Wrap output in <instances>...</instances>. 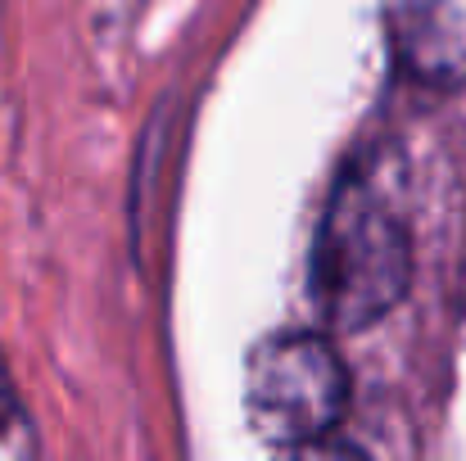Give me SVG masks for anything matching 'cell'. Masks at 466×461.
Wrapping results in <instances>:
<instances>
[{
    "label": "cell",
    "mask_w": 466,
    "mask_h": 461,
    "mask_svg": "<svg viewBox=\"0 0 466 461\" xmlns=\"http://www.w3.org/2000/svg\"><path fill=\"white\" fill-rule=\"evenodd\" d=\"M412 240L376 176L349 172L317 226L312 304L335 330H362L408 295Z\"/></svg>",
    "instance_id": "6da1fadb"
},
{
    "label": "cell",
    "mask_w": 466,
    "mask_h": 461,
    "mask_svg": "<svg viewBox=\"0 0 466 461\" xmlns=\"http://www.w3.org/2000/svg\"><path fill=\"white\" fill-rule=\"evenodd\" d=\"M394 64L426 86H466V0H385Z\"/></svg>",
    "instance_id": "3957f363"
},
{
    "label": "cell",
    "mask_w": 466,
    "mask_h": 461,
    "mask_svg": "<svg viewBox=\"0 0 466 461\" xmlns=\"http://www.w3.org/2000/svg\"><path fill=\"white\" fill-rule=\"evenodd\" d=\"M349 407V371L330 339L312 330H286L254 348L245 371L249 430L272 448L321 444Z\"/></svg>",
    "instance_id": "7a4b0ae2"
},
{
    "label": "cell",
    "mask_w": 466,
    "mask_h": 461,
    "mask_svg": "<svg viewBox=\"0 0 466 461\" xmlns=\"http://www.w3.org/2000/svg\"><path fill=\"white\" fill-rule=\"evenodd\" d=\"M36 457V435H32V421L14 394V380L0 362V461H23Z\"/></svg>",
    "instance_id": "277c9868"
}]
</instances>
